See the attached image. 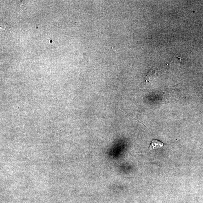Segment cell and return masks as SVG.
<instances>
[{
  "instance_id": "6da1fadb",
  "label": "cell",
  "mask_w": 203,
  "mask_h": 203,
  "mask_svg": "<svg viewBox=\"0 0 203 203\" xmlns=\"http://www.w3.org/2000/svg\"><path fill=\"white\" fill-rule=\"evenodd\" d=\"M164 145L163 142L160 141V140H153L152 141L150 145L148 150L142 153H145L148 151H152L154 150L155 149H159V148H162Z\"/></svg>"
}]
</instances>
